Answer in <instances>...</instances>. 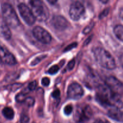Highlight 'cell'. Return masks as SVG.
I'll return each mask as SVG.
<instances>
[{
    "label": "cell",
    "mask_w": 123,
    "mask_h": 123,
    "mask_svg": "<svg viewBox=\"0 0 123 123\" xmlns=\"http://www.w3.org/2000/svg\"><path fill=\"white\" fill-rule=\"evenodd\" d=\"M96 98L100 104L104 106L120 109L123 107V103L120 96L111 91L105 84L97 86Z\"/></svg>",
    "instance_id": "obj_1"
},
{
    "label": "cell",
    "mask_w": 123,
    "mask_h": 123,
    "mask_svg": "<svg viewBox=\"0 0 123 123\" xmlns=\"http://www.w3.org/2000/svg\"><path fill=\"white\" fill-rule=\"evenodd\" d=\"M93 54L95 60L101 67L108 70H114L116 68V62L111 54L102 48L94 49Z\"/></svg>",
    "instance_id": "obj_2"
},
{
    "label": "cell",
    "mask_w": 123,
    "mask_h": 123,
    "mask_svg": "<svg viewBox=\"0 0 123 123\" xmlns=\"http://www.w3.org/2000/svg\"><path fill=\"white\" fill-rule=\"evenodd\" d=\"M1 12L4 22L8 26L16 28L20 25V20L15 10L10 4L5 2L1 6Z\"/></svg>",
    "instance_id": "obj_3"
},
{
    "label": "cell",
    "mask_w": 123,
    "mask_h": 123,
    "mask_svg": "<svg viewBox=\"0 0 123 123\" xmlns=\"http://www.w3.org/2000/svg\"><path fill=\"white\" fill-rule=\"evenodd\" d=\"M31 10L36 19L40 22H44L49 16V12L48 7L44 2L39 0L30 1Z\"/></svg>",
    "instance_id": "obj_4"
},
{
    "label": "cell",
    "mask_w": 123,
    "mask_h": 123,
    "mask_svg": "<svg viewBox=\"0 0 123 123\" xmlns=\"http://www.w3.org/2000/svg\"><path fill=\"white\" fill-rule=\"evenodd\" d=\"M105 85L111 91L119 96L123 94V84L115 77H108L105 79Z\"/></svg>",
    "instance_id": "obj_5"
},
{
    "label": "cell",
    "mask_w": 123,
    "mask_h": 123,
    "mask_svg": "<svg viewBox=\"0 0 123 123\" xmlns=\"http://www.w3.org/2000/svg\"><path fill=\"white\" fill-rule=\"evenodd\" d=\"M18 7L19 13L24 21L29 25H33L36 19L31 9L24 3L19 4Z\"/></svg>",
    "instance_id": "obj_6"
},
{
    "label": "cell",
    "mask_w": 123,
    "mask_h": 123,
    "mask_svg": "<svg viewBox=\"0 0 123 123\" xmlns=\"http://www.w3.org/2000/svg\"><path fill=\"white\" fill-rule=\"evenodd\" d=\"M33 36L37 40L43 44H49L52 40V37L49 32L40 26L34 28L32 30Z\"/></svg>",
    "instance_id": "obj_7"
},
{
    "label": "cell",
    "mask_w": 123,
    "mask_h": 123,
    "mask_svg": "<svg viewBox=\"0 0 123 123\" xmlns=\"http://www.w3.org/2000/svg\"><path fill=\"white\" fill-rule=\"evenodd\" d=\"M85 12L84 5L79 1L74 2L71 4L69 10V14L72 20L74 21L79 20Z\"/></svg>",
    "instance_id": "obj_8"
},
{
    "label": "cell",
    "mask_w": 123,
    "mask_h": 123,
    "mask_svg": "<svg viewBox=\"0 0 123 123\" xmlns=\"http://www.w3.org/2000/svg\"><path fill=\"white\" fill-rule=\"evenodd\" d=\"M92 117V111L90 106H85L77 111L74 114L75 121L80 123H84L88 121Z\"/></svg>",
    "instance_id": "obj_9"
},
{
    "label": "cell",
    "mask_w": 123,
    "mask_h": 123,
    "mask_svg": "<svg viewBox=\"0 0 123 123\" xmlns=\"http://www.w3.org/2000/svg\"><path fill=\"white\" fill-rule=\"evenodd\" d=\"M84 94L82 86L78 83H72L67 90V96L69 98L78 100L81 98Z\"/></svg>",
    "instance_id": "obj_10"
},
{
    "label": "cell",
    "mask_w": 123,
    "mask_h": 123,
    "mask_svg": "<svg viewBox=\"0 0 123 123\" xmlns=\"http://www.w3.org/2000/svg\"><path fill=\"white\" fill-rule=\"evenodd\" d=\"M0 59L4 63L9 66L16 64L17 61L14 55L4 46L0 44Z\"/></svg>",
    "instance_id": "obj_11"
},
{
    "label": "cell",
    "mask_w": 123,
    "mask_h": 123,
    "mask_svg": "<svg viewBox=\"0 0 123 123\" xmlns=\"http://www.w3.org/2000/svg\"><path fill=\"white\" fill-rule=\"evenodd\" d=\"M51 25L58 31H63L69 26V22L64 16L60 15L54 16L52 19Z\"/></svg>",
    "instance_id": "obj_12"
},
{
    "label": "cell",
    "mask_w": 123,
    "mask_h": 123,
    "mask_svg": "<svg viewBox=\"0 0 123 123\" xmlns=\"http://www.w3.org/2000/svg\"><path fill=\"white\" fill-rule=\"evenodd\" d=\"M108 115L111 118L115 121L123 122V111L120 109L112 108L108 111Z\"/></svg>",
    "instance_id": "obj_13"
},
{
    "label": "cell",
    "mask_w": 123,
    "mask_h": 123,
    "mask_svg": "<svg viewBox=\"0 0 123 123\" xmlns=\"http://www.w3.org/2000/svg\"><path fill=\"white\" fill-rule=\"evenodd\" d=\"M0 33L1 36L4 37L5 39L9 40L12 37V32L9 28V26L6 24V22H3L1 24L0 26Z\"/></svg>",
    "instance_id": "obj_14"
},
{
    "label": "cell",
    "mask_w": 123,
    "mask_h": 123,
    "mask_svg": "<svg viewBox=\"0 0 123 123\" xmlns=\"http://www.w3.org/2000/svg\"><path fill=\"white\" fill-rule=\"evenodd\" d=\"M2 115L7 120H11L13 119L14 116V112L12 108L10 107H6L2 109Z\"/></svg>",
    "instance_id": "obj_15"
},
{
    "label": "cell",
    "mask_w": 123,
    "mask_h": 123,
    "mask_svg": "<svg viewBox=\"0 0 123 123\" xmlns=\"http://www.w3.org/2000/svg\"><path fill=\"white\" fill-rule=\"evenodd\" d=\"M114 32L115 36L120 40L123 42V25H117L114 29Z\"/></svg>",
    "instance_id": "obj_16"
},
{
    "label": "cell",
    "mask_w": 123,
    "mask_h": 123,
    "mask_svg": "<svg viewBox=\"0 0 123 123\" xmlns=\"http://www.w3.org/2000/svg\"><path fill=\"white\" fill-rule=\"evenodd\" d=\"M26 98V94L24 93V92H19L16 96L15 99L17 102L22 103V102H25Z\"/></svg>",
    "instance_id": "obj_17"
},
{
    "label": "cell",
    "mask_w": 123,
    "mask_h": 123,
    "mask_svg": "<svg viewBox=\"0 0 123 123\" xmlns=\"http://www.w3.org/2000/svg\"><path fill=\"white\" fill-rule=\"evenodd\" d=\"M94 22H93L90 23L89 25H88L84 29V30H83V33H84V34H88L89 32H91V30H92V28H93L94 26Z\"/></svg>",
    "instance_id": "obj_18"
},
{
    "label": "cell",
    "mask_w": 123,
    "mask_h": 123,
    "mask_svg": "<svg viewBox=\"0 0 123 123\" xmlns=\"http://www.w3.org/2000/svg\"><path fill=\"white\" fill-rule=\"evenodd\" d=\"M24 103H25V104L27 106H29V107L32 106L34 105L35 100L33 97H26L25 102H24Z\"/></svg>",
    "instance_id": "obj_19"
},
{
    "label": "cell",
    "mask_w": 123,
    "mask_h": 123,
    "mask_svg": "<svg viewBox=\"0 0 123 123\" xmlns=\"http://www.w3.org/2000/svg\"><path fill=\"white\" fill-rule=\"evenodd\" d=\"M59 69H60V68H59V67L57 65H54V66H52V67L48 70V73L50 74H55L58 72Z\"/></svg>",
    "instance_id": "obj_20"
},
{
    "label": "cell",
    "mask_w": 123,
    "mask_h": 123,
    "mask_svg": "<svg viewBox=\"0 0 123 123\" xmlns=\"http://www.w3.org/2000/svg\"><path fill=\"white\" fill-rule=\"evenodd\" d=\"M72 111H73V106L71 105H68L64 109V112L66 115H70Z\"/></svg>",
    "instance_id": "obj_21"
},
{
    "label": "cell",
    "mask_w": 123,
    "mask_h": 123,
    "mask_svg": "<svg viewBox=\"0 0 123 123\" xmlns=\"http://www.w3.org/2000/svg\"><path fill=\"white\" fill-rule=\"evenodd\" d=\"M29 121H30V118H29L28 115L25 114L21 115L20 119V123H28Z\"/></svg>",
    "instance_id": "obj_22"
},
{
    "label": "cell",
    "mask_w": 123,
    "mask_h": 123,
    "mask_svg": "<svg viewBox=\"0 0 123 123\" xmlns=\"http://www.w3.org/2000/svg\"><path fill=\"white\" fill-rule=\"evenodd\" d=\"M37 85V82L36 80H34V81L31 82L29 84L28 86V88L30 91H33L36 88Z\"/></svg>",
    "instance_id": "obj_23"
},
{
    "label": "cell",
    "mask_w": 123,
    "mask_h": 123,
    "mask_svg": "<svg viewBox=\"0 0 123 123\" xmlns=\"http://www.w3.org/2000/svg\"><path fill=\"white\" fill-rule=\"evenodd\" d=\"M22 86V84H19V83H18V84H13V85H10V86H9V88L10 89V90H12V91H16V90H18V89L20 88L21 86Z\"/></svg>",
    "instance_id": "obj_24"
},
{
    "label": "cell",
    "mask_w": 123,
    "mask_h": 123,
    "mask_svg": "<svg viewBox=\"0 0 123 123\" xmlns=\"http://www.w3.org/2000/svg\"><path fill=\"white\" fill-rule=\"evenodd\" d=\"M77 46H78V43H77L76 42H74V43H71L70 44L68 45L66 48H65L64 52L69 51V50L73 49V48H75Z\"/></svg>",
    "instance_id": "obj_25"
},
{
    "label": "cell",
    "mask_w": 123,
    "mask_h": 123,
    "mask_svg": "<svg viewBox=\"0 0 123 123\" xmlns=\"http://www.w3.org/2000/svg\"><path fill=\"white\" fill-rule=\"evenodd\" d=\"M50 79L47 77H44L42 79V84L44 86H48L50 84Z\"/></svg>",
    "instance_id": "obj_26"
},
{
    "label": "cell",
    "mask_w": 123,
    "mask_h": 123,
    "mask_svg": "<svg viewBox=\"0 0 123 123\" xmlns=\"http://www.w3.org/2000/svg\"><path fill=\"white\" fill-rule=\"evenodd\" d=\"M45 56H43V55H42V56L37 57L33 61H32V63H31V65H32V66H35V65L39 63V62H40V61H42L43 58H44V57H45Z\"/></svg>",
    "instance_id": "obj_27"
},
{
    "label": "cell",
    "mask_w": 123,
    "mask_h": 123,
    "mask_svg": "<svg viewBox=\"0 0 123 123\" xmlns=\"http://www.w3.org/2000/svg\"><path fill=\"white\" fill-rule=\"evenodd\" d=\"M109 8H105V9L104 10H103V12H102V13L100 14L99 17H98V18H99V19H103V18H105V17L108 14V13H109Z\"/></svg>",
    "instance_id": "obj_28"
},
{
    "label": "cell",
    "mask_w": 123,
    "mask_h": 123,
    "mask_svg": "<svg viewBox=\"0 0 123 123\" xmlns=\"http://www.w3.org/2000/svg\"><path fill=\"white\" fill-rule=\"evenodd\" d=\"M74 66H75V60L73 59L71 60L69 62H68V65H67V69L68 70H72L73 68H74Z\"/></svg>",
    "instance_id": "obj_29"
},
{
    "label": "cell",
    "mask_w": 123,
    "mask_h": 123,
    "mask_svg": "<svg viewBox=\"0 0 123 123\" xmlns=\"http://www.w3.org/2000/svg\"><path fill=\"white\" fill-rule=\"evenodd\" d=\"M60 91L59 89H56V90H54L53 91L52 94V96L53 98H57L60 97Z\"/></svg>",
    "instance_id": "obj_30"
},
{
    "label": "cell",
    "mask_w": 123,
    "mask_h": 123,
    "mask_svg": "<svg viewBox=\"0 0 123 123\" xmlns=\"http://www.w3.org/2000/svg\"><path fill=\"white\" fill-rule=\"evenodd\" d=\"M94 123H110V122L106 120H102V119H98L95 121Z\"/></svg>",
    "instance_id": "obj_31"
},
{
    "label": "cell",
    "mask_w": 123,
    "mask_h": 123,
    "mask_svg": "<svg viewBox=\"0 0 123 123\" xmlns=\"http://www.w3.org/2000/svg\"><path fill=\"white\" fill-rule=\"evenodd\" d=\"M119 16H120V18L123 20V7L120 8V12H119Z\"/></svg>",
    "instance_id": "obj_32"
},
{
    "label": "cell",
    "mask_w": 123,
    "mask_h": 123,
    "mask_svg": "<svg viewBox=\"0 0 123 123\" xmlns=\"http://www.w3.org/2000/svg\"><path fill=\"white\" fill-rule=\"evenodd\" d=\"M91 37H88V38L85 41V42H84V45H87V44H88L89 43H90V42H91Z\"/></svg>",
    "instance_id": "obj_33"
},
{
    "label": "cell",
    "mask_w": 123,
    "mask_h": 123,
    "mask_svg": "<svg viewBox=\"0 0 123 123\" xmlns=\"http://www.w3.org/2000/svg\"><path fill=\"white\" fill-rule=\"evenodd\" d=\"M48 2H49V3H50V4L54 5V4L56 3V2H57V1H55V0H52V1H50V0H48Z\"/></svg>",
    "instance_id": "obj_34"
},
{
    "label": "cell",
    "mask_w": 123,
    "mask_h": 123,
    "mask_svg": "<svg viewBox=\"0 0 123 123\" xmlns=\"http://www.w3.org/2000/svg\"><path fill=\"white\" fill-rule=\"evenodd\" d=\"M101 1V2H103V3H107V2H108V1Z\"/></svg>",
    "instance_id": "obj_35"
},
{
    "label": "cell",
    "mask_w": 123,
    "mask_h": 123,
    "mask_svg": "<svg viewBox=\"0 0 123 123\" xmlns=\"http://www.w3.org/2000/svg\"><path fill=\"white\" fill-rule=\"evenodd\" d=\"M2 62V61H1V59H0V64H1V62Z\"/></svg>",
    "instance_id": "obj_36"
},
{
    "label": "cell",
    "mask_w": 123,
    "mask_h": 123,
    "mask_svg": "<svg viewBox=\"0 0 123 123\" xmlns=\"http://www.w3.org/2000/svg\"></svg>",
    "instance_id": "obj_37"
}]
</instances>
